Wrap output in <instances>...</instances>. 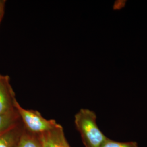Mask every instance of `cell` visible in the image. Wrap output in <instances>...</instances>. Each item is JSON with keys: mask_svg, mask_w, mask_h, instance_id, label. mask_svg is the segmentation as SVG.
<instances>
[{"mask_svg": "<svg viewBox=\"0 0 147 147\" xmlns=\"http://www.w3.org/2000/svg\"><path fill=\"white\" fill-rule=\"evenodd\" d=\"M75 124L85 147H100L107 138L98 126L93 111L81 109L75 116Z\"/></svg>", "mask_w": 147, "mask_h": 147, "instance_id": "cell-1", "label": "cell"}, {"mask_svg": "<svg viewBox=\"0 0 147 147\" xmlns=\"http://www.w3.org/2000/svg\"><path fill=\"white\" fill-rule=\"evenodd\" d=\"M20 118L17 111L0 115V136L18 125Z\"/></svg>", "mask_w": 147, "mask_h": 147, "instance_id": "cell-5", "label": "cell"}, {"mask_svg": "<svg viewBox=\"0 0 147 147\" xmlns=\"http://www.w3.org/2000/svg\"><path fill=\"white\" fill-rule=\"evenodd\" d=\"M5 4H6V1L0 0V24L5 14Z\"/></svg>", "mask_w": 147, "mask_h": 147, "instance_id": "cell-9", "label": "cell"}, {"mask_svg": "<svg viewBox=\"0 0 147 147\" xmlns=\"http://www.w3.org/2000/svg\"><path fill=\"white\" fill-rule=\"evenodd\" d=\"M16 147H42L39 140L27 134H22Z\"/></svg>", "mask_w": 147, "mask_h": 147, "instance_id": "cell-7", "label": "cell"}, {"mask_svg": "<svg viewBox=\"0 0 147 147\" xmlns=\"http://www.w3.org/2000/svg\"><path fill=\"white\" fill-rule=\"evenodd\" d=\"M22 133L19 124L0 136V147H16Z\"/></svg>", "mask_w": 147, "mask_h": 147, "instance_id": "cell-6", "label": "cell"}, {"mask_svg": "<svg viewBox=\"0 0 147 147\" xmlns=\"http://www.w3.org/2000/svg\"><path fill=\"white\" fill-rule=\"evenodd\" d=\"M39 140L42 147H70L61 125L39 134Z\"/></svg>", "mask_w": 147, "mask_h": 147, "instance_id": "cell-4", "label": "cell"}, {"mask_svg": "<svg viewBox=\"0 0 147 147\" xmlns=\"http://www.w3.org/2000/svg\"><path fill=\"white\" fill-rule=\"evenodd\" d=\"M15 107L20 120L32 132L41 134L61 125L55 120H47L44 118L38 111L24 109L17 100L15 103Z\"/></svg>", "mask_w": 147, "mask_h": 147, "instance_id": "cell-2", "label": "cell"}, {"mask_svg": "<svg viewBox=\"0 0 147 147\" xmlns=\"http://www.w3.org/2000/svg\"><path fill=\"white\" fill-rule=\"evenodd\" d=\"M16 100L9 76L0 74V115L16 110Z\"/></svg>", "mask_w": 147, "mask_h": 147, "instance_id": "cell-3", "label": "cell"}, {"mask_svg": "<svg viewBox=\"0 0 147 147\" xmlns=\"http://www.w3.org/2000/svg\"><path fill=\"white\" fill-rule=\"evenodd\" d=\"M100 147H139V146L136 142H118L111 140L107 137Z\"/></svg>", "mask_w": 147, "mask_h": 147, "instance_id": "cell-8", "label": "cell"}]
</instances>
